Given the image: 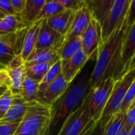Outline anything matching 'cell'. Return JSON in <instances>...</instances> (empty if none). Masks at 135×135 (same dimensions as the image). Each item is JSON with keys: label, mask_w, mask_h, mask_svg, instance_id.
<instances>
[{"label": "cell", "mask_w": 135, "mask_h": 135, "mask_svg": "<svg viewBox=\"0 0 135 135\" xmlns=\"http://www.w3.org/2000/svg\"><path fill=\"white\" fill-rule=\"evenodd\" d=\"M129 29L123 22L120 28L102 43L98 49L97 61L90 74V88L108 78H113L120 60L123 43Z\"/></svg>", "instance_id": "6da1fadb"}, {"label": "cell", "mask_w": 135, "mask_h": 135, "mask_svg": "<svg viewBox=\"0 0 135 135\" xmlns=\"http://www.w3.org/2000/svg\"><path fill=\"white\" fill-rule=\"evenodd\" d=\"M89 78L87 70L76 82H72L66 93L51 105L50 135L57 130L59 131L66 119L82 104L90 89Z\"/></svg>", "instance_id": "7a4b0ae2"}, {"label": "cell", "mask_w": 135, "mask_h": 135, "mask_svg": "<svg viewBox=\"0 0 135 135\" xmlns=\"http://www.w3.org/2000/svg\"><path fill=\"white\" fill-rule=\"evenodd\" d=\"M51 108L34 102L19 123L14 135H50Z\"/></svg>", "instance_id": "3957f363"}, {"label": "cell", "mask_w": 135, "mask_h": 135, "mask_svg": "<svg viewBox=\"0 0 135 135\" xmlns=\"http://www.w3.org/2000/svg\"><path fill=\"white\" fill-rule=\"evenodd\" d=\"M116 81L113 78H108L90 88L82 103L84 111L90 120H100Z\"/></svg>", "instance_id": "277c9868"}, {"label": "cell", "mask_w": 135, "mask_h": 135, "mask_svg": "<svg viewBox=\"0 0 135 135\" xmlns=\"http://www.w3.org/2000/svg\"><path fill=\"white\" fill-rule=\"evenodd\" d=\"M135 79V69L128 70L124 75L117 80L112 92L111 97L105 106L100 120L98 121L103 127H105L112 116L120 111L123 101L128 89Z\"/></svg>", "instance_id": "5b68a950"}, {"label": "cell", "mask_w": 135, "mask_h": 135, "mask_svg": "<svg viewBox=\"0 0 135 135\" xmlns=\"http://www.w3.org/2000/svg\"><path fill=\"white\" fill-rule=\"evenodd\" d=\"M131 0H115L101 23L102 42H104L115 30L120 28L125 20Z\"/></svg>", "instance_id": "8992f818"}, {"label": "cell", "mask_w": 135, "mask_h": 135, "mask_svg": "<svg viewBox=\"0 0 135 135\" xmlns=\"http://www.w3.org/2000/svg\"><path fill=\"white\" fill-rule=\"evenodd\" d=\"M28 28L0 36V65L6 66L15 56L21 55L24 40Z\"/></svg>", "instance_id": "52a82bcc"}, {"label": "cell", "mask_w": 135, "mask_h": 135, "mask_svg": "<svg viewBox=\"0 0 135 135\" xmlns=\"http://www.w3.org/2000/svg\"><path fill=\"white\" fill-rule=\"evenodd\" d=\"M135 55V22L128 30L121 50L120 60L118 67L115 72L113 78L115 80L119 79L128 70L131 62Z\"/></svg>", "instance_id": "ba28073f"}, {"label": "cell", "mask_w": 135, "mask_h": 135, "mask_svg": "<svg viewBox=\"0 0 135 135\" xmlns=\"http://www.w3.org/2000/svg\"><path fill=\"white\" fill-rule=\"evenodd\" d=\"M81 40L82 50L89 59L96 53L97 54L98 49L103 43L101 37V25L93 17L89 26L81 35Z\"/></svg>", "instance_id": "9c48e42d"}, {"label": "cell", "mask_w": 135, "mask_h": 135, "mask_svg": "<svg viewBox=\"0 0 135 135\" xmlns=\"http://www.w3.org/2000/svg\"><path fill=\"white\" fill-rule=\"evenodd\" d=\"M5 70L8 73L10 81L9 89L13 95H20L26 77L25 61L21 55H17L5 66Z\"/></svg>", "instance_id": "30bf717a"}, {"label": "cell", "mask_w": 135, "mask_h": 135, "mask_svg": "<svg viewBox=\"0 0 135 135\" xmlns=\"http://www.w3.org/2000/svg\"><path fill=\"white\" fill-rule=\"evenodd\" d=\"M65 41V36L48 26L47 20L42 21L35 50L55 49L57 51Z\"/></svg>", "instance_id": "8fae6325"}, {"label": "cell", "mask_w": 135, "mask_h": 135, "mask_svg": "<svg viewBox=\"0 0 135 135\" xmlns=\"http://www.w3.org/2000/svg\"><path fill=\"white\" fill-rule=\"evenodd\" d=\"M90 121L81 104L66 119L56 135H80Z\"/></svg>", "instance_id": "7c38bea8"}, {"label": "cell", "mask_w": 135, "mask_h": 135, "mask_svg": "<svg viewBox=\"0 0 135 135\" xmlns=\"http://www.w3.org/2000/svg\"><path fill=\"white\" fill-rule=\"evenodd\" d=\"M89 59H90L81 48L70 59L66 61L61 60L62 74L65 80L71 84Z\"/></svg>", "instance_id": "4fadbf2b"}, {"label": "cell", "mask_w": 135, "mask_h": 135, "mask_svg": "<svg viewBox=\"0 0 135 135\" xmlns=\"http://www.w3.org/2000/svg\"><path fill=\"white\" fill-rule=\"evenodd\" d=\"M70 84L68 83L61 74L46 89L41 97L38 99V102L47 105H53L68 89Z\"/></svg>", "instance_id": "5bb4252c"}, {"label": "cell", "mask_w": 135, "mask_h": 135, "mask_svg": "<svg viewBox=\"0 0 135 135\" xmlns=\"http://www.w3.org/2000/svg\"><path fill=\"white\" fill-rule=\"evenodd\" d=\"M92 19V14L86 4L80 9L75 12L74 18L67 34L65 36V40L75 37H81L85 31Z\"/></svg>", "instance_id": "9a60e30c"}, {"label": "cell", "mask_w": 135, "mask_h": 135, "mask_svg": "<svg viewBox=\"0 0 135 135\" xmlns=\"http://www.w3.org/2000/svg\"><path fill=\"white\" fill-rule=\"evenodd\" d=\"M45 2L46 0H26L23 11L15 16L22 28H28L36 21Z\"/></svg>", "instance_id": "2e32d148"}, {"label": "cell", "mask_w": 135, "mask_h": 135, "mask_svg": "<svg viewBox=\"0 0 135 135\" xmlns=\"http://www.w3.org/2000/svg\"><path fill=\"white\" fill-rule=\"evenodd\" d=\"M32 104L25 101L21 95H13L11 106L0 121L5 123H21Z\"/></svg>", "instance_id": "e0dca14e"}, {"label": "cell", "mask_w": 135, "mask_h": 135, "mask_svg": "<svg viewBox=\"0 0 135 135\" xmlns=\"http://www.w3.org/2000/svg\"><path fill=\"white\" fill-rule=\"evenodd\" d=\"M74 14L75 12L70 9H65L63 12L47 19V23L52 29L65 36L70 28L74 18Z\"/></svg>", "instance_id": "ac0fdd59"}, {"label": "cell", "mask_w": 135, "mask_h": 135, "mask_svg": "<svg viewBox=\"0 0 135 135\" xmlns=\"http://www.w3.org/2000/svg\"><path fill=\"white\" fill-rule=\"evenodd\" d=\"M60 58L58 51L55 49H40L34 50L25 62V66H30L36 64H51L53 65Z\"/></svg>", "instance_id": "d6986e66"}, {"label": "cell", "mask_w": 135, "mask_h": 135, "mask_svg": "<svg viewBox=\"0 0 135 135\" xmlns=\"http://www.w3.org/2000/svg\"><path fill=\"white\" fill-rule=\"evenodd\" d=\"M41 23L42 21H37L28 28L24 40L22 51L21 53V56L25 61V62L28 58V56L31 55V53L35 50Z\"/></svg>", "instance_id": "ffe728a7"}, {"label": "cell", "mask_w": 135, "mask_h": 135, "mask_svg": "<svg viewBox=\"0 0 135 135\" xmlns=\"http://www.w3.org/2000/svg\"><path fill=\"white\" fill-rule=\"evenodd\" d=\"M115 0L103 1H85L90 10L92 17L96 19L100 25L104 17L111 9Z\"/></svg>", "instance_id": "44dd1931"}, {"label": "cell", "mask_w": 135, "mask_h": 135, "mask_svg": "<svg viewBox=\"0 0 135 135\" xmlns=\"http://www.w3.org/2000/svg\"><path fill=\"white\" fill-rule=\"evenodd\" d=\"M126 112H118L114 114L104 127L103 135H119L123 131L126 122Z\"/></svg>", "instance_id": "7402d4cb"}, {"label": "cell", "mask_w": 135, "mask_h": 135, "mask_svg": "<svg viewBox=\"0 0 135 135\" xmlns=\"http://www.w3.org/2000/svg\"><path fill=\"white\" fill-rule=\"evenodd\" d=\"M82 48L81 37H75L64 41L63 44L58 51L59 56L62 61L70 59L80 49Z\"/></svg>", "instance_id": "603a6c76"}, {"label": "cell", "mask_w": 135, "mask_h": 135, "mask_svg": "<svg viewBox=\"0 0 135 135\" xmlns=\"http://www.w3.org/2000/svg\"><path fill=\"white\" fill-rule=\"evenodd\" d=\"M39 85L40 83L26 76L22 84L21 97L28 103L38 102Z\"/></svg>", "instance_id": "cb8c5ba5"}, {"label": "cell", "mask_w": 135, "mask_h": 135, "mask_svg": "<svg viewBox=\"0 0 135 135\" xmlns=\"http://www.w3.org/2000/svg\"><path fill=\"white\" fill-rule=\"evenodd\" d=\"M62 73V62L61 59L58 60L55 63H54L43 80L40 81L39 85V89H38V99L41 97V95L44 93V92L46 90V89Z\"/></svg>", "instance_id": "d4e9b609"}, {"label": "cell", "mask_w": 135, "mask_h": 135, "mask_svg": "<svg viewBox=\"0 0 135 135\" xmlns=\"http://www.w3.org/2000/svg\"><path fill=\"white\" fill-rule=\"evenodd\" d=\"M66 9L59 3V0L55 1H48L46 0L45 4L44 5L38 17L37 21H44L47 20L62 12H63Z\"/></svg>", "instance_id": "484cf974"}, {"label": "cell", "mask_w": 135, "mask_h": 135, "mask_svg": "<svg viewBox=\"0 0 135 135\" xmlns=\"http://www.w3.org/2000/svg\"><path fill=\"white\" fill-rule=\"evenodd\" d=\"M22 29L15 16L7 15L0 21V36H6Z\"/></svg>", "instance_id": "4316f807"}, {"label": "cell", "mask_w": 135, "mask_h": 135, "mask_svg": "<svg viewBox=\"0 0 135 135\" xmlns=\"http://www.w3.org/2000/svg\"><path fill=\"white\" fill-rule=\"evenodd\" d=\"M51 66V64H36L25 66V75L38 83H40Z\"/></svg>", "instance_id": "83f0119b"}, {"label": "cell", "mask_w": 135, "mask_h": 135, "mask_svg": "<svg viewBox=\"0 0 135 135\" xmlns=\"http://www.w3.org/2000/svg\"><path fill=\"white\" fill-rule=\"evenodd\" d=\"M13 101V94L8 89L0 97V120L5 116L9 109Z\"/></svg>", "instance_id": "f1b7e54d"}, {"label": "cell", "mask_w": 135, "mask_h": 135, "mask_svg": "<svg viewBox=\"0 0 135 135\" xmlns=\"http://www.w3.org/2000/svg\"><path fill=\"white\" fill-rule=\"evenodd\" d=\"M135 100V79L134 81L132 82V84L131 85L130 88L127 90V93L125 96V98L123 101L121 108L119 112H127V110L129 109V108L131 107V105L132 104V103Z\"/></svg>", "instance_id": "f546056e"}, {"label": "cell", "mask_w": 135, "mask_h": 135, "mask_svg": "<svg viewBox=\"0 0 135 135\" xmlns=\"http://www.w3.org/2000/svg\"><path fill=\"white\" fill-rule=\"evenodd\" d=\"M104 127L99 122L91 120L80 135H103Z\"/></svg>", "instance_id": "4dcf8cb0"}, {"label": "cell", "mask_w": 135, "mask_h": 135, "mask_svg": "<svg viewBox=\"0 0 135 135\" xmlns=\"http://www.w3.org/2000/svg\"><path fill=\"white\" fill-rule=\"evenodd\" d=\"M59 2L66 9L74 12L78 11L85 5V0H59Z\"/></svg>", "instance_id": "1f68e13d"}, {"label": "cell", "mask_w": 135, "mask_h": 135, "mask_svg": "<svg viewBox=\"0 0 135 135\" xmlns=\"http://www.w3.org/2000/svg\"><path fill=\"white\" fill-rule=\"evenodd\" d=\"M20 123H5L0 121V135H14Z\"/></svg>", "instance_id": "d6a6232c"}, {"label": "cell", "mask_w": 135, "mask_h": 135, "mask_svg": "<svg viewBox=\"0 0 135 135\" xmlns=\"http://www.w3.org/2000/svg\"><path fill=\"white\" fill-rule=\"evenodd\" d=\"M135 22V0H131L130 6L127 9V13L124 20V24L130 28Z\"/></svg>", "instance_id": "836d02e7"}, {"label": "cell", "mask_w": 135, "mask_h": 135, "mask_svg": "<svg viewBox=\"0 0 135 135\" xmlns=\"http://www.w3.org/2000/svg\"><path fill=\"white\" fill-rule=\"evenodd\" d=\"M135 125V100L127 112L124 128L130 130Z\"/></svg>", "instance_id": "e575fe53"}, {"label": "cell", "mask_w": 135, "mask_h": 135, "mask_svg": "<svg viewBox=\"0 0 135 135\" xmlns=\"http://www.w3.org/2000/svg\"><path fill=\"white\" fill-rule=\"evenodd\" d=\"M0 10L6 15L15 16V12L13 9L10 0H0Z\"/></svg>", "instance_id": "d590c367"}, {"label": "cell", "mask_w": 135, "mask_h": 135, "mask_svg": "<svg viewBox=\"0 0 135 135\" xmlns=\"http://www.w3.org/2000/svg\"><path fill=\"white\" fill-rule=\"evenodd\" d=\"M10 2L15 12V16L21 13L25 9L26 0H10Z\"/></svg>", "instance_id": "8d00e7d4"}, {"label": "cell", "mask_w": 135, "mask_h": 135, "mask_svg": "<svg viewBox=\"0 0 135 135\" xmlns=\"http://www.w3.org/2000/svg\"><path fill=\"white\" fill-rule=\"evenodd\" d=\"M9 85H10V81H9V75L4 68L3 70H0V86H6L9 88Z\"/></svg>", "instance_id": "74e56055"}, {"label": "cell", "mask_w": 135, "mask_h": 135, "mask_svg": "<svg viewBox=\"0 0 135 135\" xmlns=\"http://www.w3.org/2000/svg\"><path fill=\"white\" fill-rule=\"evenodd\" d=\"M133 69H135V55L134 56V58H133V59H132V61H131V65H130V67H129V70H133Z\"/></svg>", "instance_id": "f35d334b"}, {"label": "cell", "mask_w": 135, "mask_h": 135, "mask_svg": "<svg viewBox=\"0 0 135 135\" xmlns=\"http://www.w3.org/2000/svg\"><path fill=\"white\" fill-rule=\"evenodd\" d=\"M9 88L8 87H6V86H0V97Z\"/></svg>", "instance_id": "ab89813d"}, {"label": "cell", "mask_w": 135, "mask_h": 135, "mask_svg": "<svg viewBox=\"0 0 135 135\" xmlns=\"http://www.w3.org/2000/svg\"><path fill=\"white\" fill-rule=\"evenodd\" d=\"M127 135H135V125L129 130Z\"/></svg>", "instance_id": "60d3db41"}, {"label": "cell", "mask_w": 135, "mask_h": 135, "mask_svg": "<svg viewBox=\"0 0 135 135\" xmlns=\"http://www.w3.org/2000/svg\"><path fill=\"white\" fill-rule=\"evenodd\" d=\"M128 131H129V130H128V129L124 128V129H123V131L120 133V134L119 135H127V134H128Z\"/></svg>", "instance_id": "b9f144b4"}, {"label": "cell", "mask_w": 135, "mask_h": 135, "mask_svg": "<svg viewBox=\"0 0 135 135\" xmlns=\"http://www.w3.org/2000/svg\"><path fill=\"white\" fill-rule=\"evenodd\" d=\"M6 16H7V15H6L3 12H2L1 10H0V19H2V18H4Z\"/></svg>", "instance_id": "7bdbcfd3"}, {"label": "cell", "mask_w": 135, "mask_h": 135, "mask_svg": "<svg viewBox=\"0 0 135 135\" xmlns=\"http://www.w3.org/2000/svg\"><path fill=\"white\" fill-rule=\"evenodd\" d=\"M4 68H5V66H3L0 65V70H3Z\"/></svg>", "instance_id": "ee69618b"}, {"label": "cell", "mask_w": 135, "mask_h": 135, "mask_svg": "<svg viewBox=\"0 0 135 135\" xmlns=\"http://www.w3.org/2000/svg\"><path fill=\"white\" fill-rule=\"evenodd\" d=\"M0 21H1V19H0Z\"/></svg>", "instance_id": "f6af8a7d"}]
</instances>
